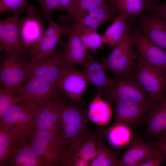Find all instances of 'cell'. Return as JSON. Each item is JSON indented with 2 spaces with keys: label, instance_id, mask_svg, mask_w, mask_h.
<instances>
[{
  "label": "cell",
  "instance_id": "b9f144b4",
  "mask_svg": "<svg viewBox=\"0 0 166 166\" xmlns=\"http://www.w3.org/2000/svg\"><path fill=\"white\" fill-rule=\"evenodd\" d=\"M71 0L73 2V1H74V0Z\"/></svg>",
  "mask_w": 166,
  "mask_h": 166
},
{
  "label": "cell",
  "instance_id": "ba28073f",
  "mask_svg": "<svg viewBox=\"0 0 166 166\" xmlns=\"http://www.w3.org/2000/svg\"><path fill=\"white\" fill-rule=\"evenodd\" d=\"M98 128L85 139L79 142L68 144L63 153L60 165L89 166L90 160L97 154V142L102 130Z\"/></svg>",
  "mask_w": 166,
  "mask_h": 166
},
{
  "label": "cell",
  "instance_id": "9a60e30c",
  "mask_svg": "<svg viewBox=\"0 0 166 166\" xmlns=\"http://www.w3.org/2000/svg\"><path fill=\"white\" fill-rule=\"evenodd\" d=\"M30 77L47 80L57 85L60 75L64 69L70 67L64 61L62 50L55 51L52 54L29 64Z\"/></svg>",
  "mask_w": 166,
  "mask_h": 166
},
{
  "label": "cell",
  "instance_id": "74e56055",
  "mask_svg": "<svg viewBox=\"0 0 166 166\" xmlns=\"http://www.w3.org/2000/svg\"><path fill=\"white\" fill-rule=\"evenodd\" d=\"M166 161V155L162 153L145 158L138 166H159Z\"/></svg>",
  "mask_w": 166,
  "mask_h": 166
},
{
  "label": "cell",
  "instance_id": "f35d334b",
  "mask_svg": "<svg viewBox=\"0 0 166 166\" xmlns=\"http://www.w3.org/2000/svg\"><path fill=\"white\" fill-rule=\"evenodd\" d=\"M147 143L150 146L159 149L166 155V134L160 136L155 141L149 140Z\"/></svg>",
  "mask_w": 166,
  "mask_h": 166
},
{
  "label": "cell",
  "instance_id": "9c48e42d",
  "mask_svg": "<svg viewBox=\"0 0 166 166\" xmlns=\"http://www.w3.org/2000/svg\"><path fill=\"white\" fill-rule=\"evenodd\" d=\"M66 102L61 97L49 101L33 110L32 129L48 131L60 135L61 112Z\"/></svg>",
  "mask_w": 166,
  "mask_h": 166
},
{
  "label": "cell",
  "instance_id": "52a82bcc",
  "mask_svg": "<svg viewBox=\"0 0 166 166\" xmlns=\"http://www.w3.org/2000/svg\"><path fill=\"white\" fill-rule=\"evenodd\" d=\"M0 68L1 85L7 92L18 94L19 89L29 78L30 62L21 56L5 55L1 59Z\"/></svg>",
  "mask_w": 166,
  "mask_h": 166
},
{
  "label": "cell",
  "instance_id": "4dcf8cb0",
  "mask_svg": "<svg viewBox=\"0 0 166 166\" xmlns=\"http://www.w3.org/2000/svg\"><path fill=\"white\" fill-rule=\"evenodd\" d=\"M22 98V96L20 94L7 92L1 85L0 118L3 117L11 107L20 102Z\"/></svg>",
  "mask_w": 166,
  "mask_h": 166
},
{
  "label": "cell",
  "instance_id": "83f0119b",
  "mask_svg": "<svg viewBox=\"0 0 166 166\" xmlns=\"http://www.w3.org/2000/svg\"><path fill=\"white\" fill-rule=\"evenodd\" d=\"M59 19L62 24L73 21L85 28L96 32L101 25L95 18L85 11H76L73 13H67L60 15Z\"/></svg>",
  "mask_w": 166,
  "mask_h": 166
},
{
  "label": "cell",
  "instance_id": "8d00e7d4",
  "mask_svg": "<svg viewBox=\"0 0 166 166\" xmlns=\"http://www.w3.org/2000/svg\"><path fill=\"white\" fill-rule=\"evenodd\" d=\"M82 65V71L84 72H96L103 69L101 63L96 61L89 53L85 62Z\"/></svg>",
  "mask_w": 166,
  "mask_h": 166
},
{
  "label": "cell",
  "instance_id": "ffe728a7",
  "mask_svg": "<svg viewBox=\"0 0 166 166\" xmlns=\"http://www.w3.org/2000/svg\"><path fill=\"white\" fill-rule=\"evenodd\" d=\"M143 138L135 134L116 166H138L145 158L162 153L159 149L145 143Z\"/></svg>",
  "mask_w": 166,
  "mask_h": 166
},
{
  "label": "cell",
  "instance_id": "277c9868",
  "mask_svg": "<svg viewBox=\"0 0 166 166\" xmlns=\"http://www.w3.org/2000/svg\"><path fill=\"white\" fill-rule=\"evenodd\" d=\"M76 105L66 102L61 112L60 134L67 144L84 140L90 133L86 126L88 110L81 109Z\"/></svg>",
  "mask_w": 166,
  "mask_h": 166
},
{
  "label": "cell",
  "instance_id": "4316f807",
  "mask_svg": "<svg viewBox=\"0 0 166 166\" xmlns=\"http://www.w3.org/2000/svg\"><path fill=\"white\" fill-rule=\"evenodd\" d=\"M127 21L126 13H118L117 18L102 35L103 43L113 48L123 34L126 27Z\"/></svg>",
  "mask_w": 166,
  "mask_h": 166
},
{
  "label": "cell",
  "instance_id": "d6986e66",
  "mask_svg": "<svg viewBox=\"0 0 166 166\" xmlns=\"http://www.w3.org/2000/svg\"><path fill=\"white\" fill-rule=\"evenodd\" d=\"M115 117L113 124H121L130 128L141 123H145L148 113L153 106L128 101L114 102Z\"/></svg>",
  "mask_w": 166,
  "mask_h": 166
},
{
  "label": "cell",
  "instance_id": "6da1fadb",
  "mask_svg": "<svg viewBox=\"0 0 166 166\" xmlns=\"http://www.w3.org/2000/svg\"><path fill=\"white\" fill-rule=\"evenodd\" d=\"M133 47L131 26L128 22L123 34L113 47L109 56L101 63L105 70L111 71L115 77L133 73L137 57L136 52L133 50Z\"/></svg>",
  "mask_w": 166,
  "mask_h": 166
},
{
  "label": "cell",
  "instance_id": "5b68a950",
  "mask_svg": "<svg viewBox=\"0 0 166 166\" xmlns=\"http://www.w3.org/2000/svg\"><path fill=\"white\" fill-rule=\"evenodd\" d=\"M19 90L21 102L32 110L51 100L62 97V92L57 85L41 78H29Z\"/></svg>",
  "mask_w": 166,
  "mask_h": 166
},
{
  "label": "cell",
  "instance_id": "d6a6232c",
  "mask_svg": "<svg viewBox=\"0 0 166 166\" xmlns=\"http://www.w3.org/2000/svg\"><path fill=\"white\" fill-rule=\"evenodd\" d=\"M105 71L103 69L96 72H84L90 83L96 87L97 93H100L102 90L108 87L111 83L112 78L107 77Z\"/></svg>",
  "mask_w": 166,
  "mask_h": 166
},
{
  "label": "cell",
  "instance_id": "7a4b0ae2",
  "mask_svg": "<svg viewBox=\"0 0 166 166\" xmlns=\"http://www.w3.org/2000/svg\"><path fill=\"white\" fill-rule=\"evenodd\" d=\"M22 139L32 148L46 166L60 165L67 145L60 134L32 129Z\"/></svg>",
  "mask_w": 166,
  "mask_h": 166
},
{
  "label": "cell",
  "instance_id": "e575fe53",
  "mask_svg": "<svg viewBox=\"0 0 166 166\" xmlns=\"http://www.w3.org/2000/svg\"><path fill=\"white\" fill-rule=\"evenodd\" d=\"M106 2L107 0H74L73 3L75 11H86L103 6Z\"/></svg>",
  "mask_w": 166,
  "mask_h": 166
},
{
  "label": "cell",
  "instance_id": "603a6c76",
  "mask_svg": "<svg viewBox=\"0 0 166 166\" xmlns=\"http://www.w3.org/2000/svg\"><path fill=\"white\" fill-rule=\"evenodd\" d=\"M5 165L46 166L32 148L23 139L19 140L18 148L15 153Z\"/></svg>",
  "mask_w": 166,
  "mask_h": 166
},
{
  "label": "cell",
  "instance_id": "2e32d148",
  "mask_svg": "<svg viewBox=\"0 0 166 166\" xmlns=\"http://www.w3.org/2000/svg\"><path fill=\"white\" fill-rule=\"evenodd\" d=\"M48 26L40 39L33 46L30 55V62H34L52 54L62 36H67L66 24L59 26L53 19L48 20Z\"/></svg>",
  "mask_w": 166,
  "mask_h": 166
},
{
  "label": "cell",
  "instance_id": "8992f818",
  "mask_svg": "<svg viewBox=\"0 0 166 166\" xmlns=\"http://www.w3.org/2000/svg\"><path fill=\"white\" fill-rule=\"evenodd\" d=\"M138 83L154 104L160 101L166 91V76L137 55L133 72Z\"/></svg>",
  "mask_w": 166,
  "mask_h": 166
},
{
  "label": "cell",
  "instance_id": "7c38bea8",
  "mask_svg": "<svg viewBox=\"0 0 166 166\" xmlns=\"http://www.w3.org/2000/svg\"><path fill=\"white\" fill-rule=\"evenodd\" d=\"M131 26L137 55L166 76V50L152 42L135 25Z\"/></svg>",
  "mask_w": 166,
  "mask_h": 166
},
{
  "label": "cell",
  "instance_id": "ab89813d",
  "mask_svg": "<svg viewBox=\"0 0 166 166\" xmlns=\"http://www.w3.org/2000/svg\"><path fill=\"white\" fill-rule=\"evenodd\" d=\"M58 10H65L68 14L73 13L75 11L74 6L71 0H57Z\"/></svg>",
  "mask_w": 166,
  "mask_h": 166
},
{
  "label": "cell",
  "instance_id": "44dd1931",
  "mask_svg": "<svg viewBox=\"0 0 166 166\" xmlns=\"http://www.w3.org/2000/svg\"><path fill=\"white\" fill-rule=\"evenodd\" d=\"M145 123L147 128L144 139L156 140L166 134V91L162 99L149 111Z\"/></svg>",
  "mask_w": 166,
  "mask_h": 166
},
{
  "label": "cell",
  "instance_id": "f546056e",
  "mask_svg": "<svg viewBox=\"0 0 166 166\" xmlns=\"http://www.w3.org/2000/svg\"><path fill=\"white\" fill-rule=\"evenodd\" d=\"M85 12L95 18L101 25L109 22H113L118 15L117 11L109 3L103 6Z\"/></svg>",
  "mask_w": 166,
  "mask_h": 166
},
{
  "label": "cell",
  "instance_id": "836d02e7",
  "mask_svg": "<svg viewBox=\"0 0 166 166\" xmlns=\"http://www.w3.org/2000/svg\"><path fill=\"white\" fill-rule=\"evenodd\" d=\"M29 5L28 0H0V13L23 12Z\"/></svg>",
  "mask_w": 166,
  "mask_h": 166
},
{
  "label": "cell",
  "instance_id": "cb8c5ba5",
  "mask_svg": "<svg viewBox=\"0 0 166 166\" xmlns=\"http://www.w3.org/2000/svg\"><path fill=\"white\" fill-rule=\"evenodd\" d=\"M112 110L110 104L97 93L90 103L88 110L89 118L93 123L103 125L110 120Z\"/></svg>",
  "mask_w": 166,
  "mask_h": 166
},
{
  "label": "cell",
  "instance_id": "484cf974",
  "mask_svg": "<svg viewBox=\"0 0 166 166\" xmlns=\"http://www.w3.org/2000/svg\"><path fill=\"white\" fill-rule=\"evenodd\" d=\"M101 134L97 142V154L90 162V166H116L120 151L108 147L101 139Z\"/></svg>",
  "mask_w": 166,
  "mask_h": 166
},
{
  "label": "cell",
  "instance_id": "4fadbf2b",
  "mask_svg": "<svg viewBox=\"0 0 166 166\" xmlns=\"http://www.w3.org/2000/svg\"><path fill=\"white\" fill-rule=\"evenodd\" d=\"M66 24L69 38L62 50V55L65 64L73 68L76 64L82 65L84 63L89 49L83 44L81 38L84 27L73 21Z\"/></svg>",
  "mask_w": 166,
  "mask_h": 166
},
{
  "label": "cell",
  "instance_id": "8fae6325",
  "mask_svg": "<svg viewBox=\"0 0 166 166\" xmlns=\"http://www.w3.org/2000/svg\"><path fill=\"white\" fill-rule=\"evenodd\" d=\"M22 13H13L0 20V50L5 55L24 57L28 53L22 43L18 26V20Z\"/></svg>",
  "mask_w": 166,
  "mask_h": 166
},
{
  "label": "cell",
  "instance_id": "1f68e13d",
  "mask_svg": "<svg viewBox=\"0 0 166 166\" xmlns=\"http://www.w3.org/2000/svg\"><path fill=\"white\" fill-rule=\"evenodd\" d=\"M82 41L85 45L92 52H94L98 48H104L102 35L97 32L89 30L84 27L81 35Z\"/></svg>",
  "mask_w": 166,
  "mask_h": 166
},
{
  "label": "cell",
  "instance_id": "ac0fdd59",
  "mask_svg": "<svg viewBox=\"0 0 166 166\" xmlns=\"http://www.w3.org/2000/svg\"><path fill=\"white\" fill-rule=\"evenodd\" d=\"M89 83L82 71L68 68L61 73L57 85L62 93L77 105L81 103V97Z\"/></svg>",
  "mask_w": 166,
  "mask_h": 166
},
{
  "label": "cell",
  "instance_id": "30bf717a",
  "mask_svg": "<svg viewBox=\"0 0 166 166\" xmlns=\"http://www.w3.org/2000/svg\"><path fill=\"white\" fill-rule=\"evenodd\" d=\"M23 17L20 16L18 26L22 43L30 54L33 48L45 30V18L34 5H30Z\"/></svg>",
  "mask_w": 166,
  "mask_h": 166
},
{
  "label": "cell",
  "instance_id": "d590c367",
  "mask_svg": "<svg viewBox=\"0 0 166 166\" xmlns=\"http://www.w3.org/2000/svg\"><path fill=\"white\" fill-rule=\"evenodd\" d=\"M42 6V11L46 20L52 18L53 11L58 10L59 6L57 0H37Z\"/></svg>",
  "mask_w": 166,
  "mask_h": 166
},
{
  "label": "cell",
  "instance_id": "7402d4cb",
  "mask_svg": "<svg viewBox=\"0 0 166 166\" xmlns=\"http://www.w3.org/2000/svg\"><path fill=\"white\" fill-rule=\"evenodd\" d=\"M160 0H107L118 13H125L127 20L135 25L138 17L142 13L155 12L156 6Z\"/></svg>",
  "mask_w": 166,
  "mask_h": 166
},
{
  "label": "cell",
  "instance_id": "f1b7e54d",
  "mask_svg": "<svg viewBox=\"0 0 166 166\" xmlns=\"http://www.w3.org/2000/svg\"><path fill=\"white\" fill-rule=\"evenodd\" d=\"M131 128L121 124H113L108 128L101 132L102 136L106 134L109 142L113 145L119 146L127 141V134H129Z\"/></svg>",
  "mask_w": 166,
  "mask_h": 166
},
{
  "label": "cell",
  "instance_id": "60d3db41",
  "mask_svg": "<svg viewBox=\"0 0 166 166\" xmlns=\"http://www.w3.org/2000/svg\"><path fill=\"white\" fill-rule=\"evenodd\" d=\"M155 12H157L163 15L166 18V0L163 3L156 5Z\"/></svg>",
  "mask_w": 166,
  "mask_h": 166
},
{
  "label": "cell",
  "instance_id": "3957f363",
  "mask_svg": "<svg viewBox=\"0 0 166 166\" xmlns=\"http://www.w3.org/2000/svg\"><path fill=\"white\" fill-rule=\"evenodd\" d=\"M100 94L109 104L118 101H128L149 106L154 105L138 83L133 72L112 78L110 85L102 90Z\"/></svg>",
  "mask_w": 166,
  "mask_h": 166
},
{
  "label": "cell",
  "instance_id": "5bb4252c",
  "mask_svg": "<svg viewBox=\"0 0 166 166\" xmlns=\"http://www.w3.org/2000/svg\"><path fill=\"white\" fill-rule=\"evenodd\" d=\"M33 122L32 110L21 102L0 118V124L21 140L32 130Z\"/></svg>",
  "mask_w": 166,
  "mask_h": 166
},
{
  "label": "cell",
  "instance_id": "d4e9b609",
  "mask_svg": "<svg viewBox=\"0 0 166 166\" xmlns=\"http://www.w3.org/2000/svg\"><path fill=\"white\" fill-rule=\"evenodd\" d=\"M19 140L0 124V165H5L16 151Z\"/></svg>",
  "mask_w": 166,
  "mask_h": 166
},
{
  "label": "cell",
  "instance_id": "e0dca14e",
  "mask_svg": "<svg viewBox=\"0 0 166 166\" xmlns=\"http://www.w3.org/2000/svg\"><path fill=\"white\" fill-rule=\"evenodd\" d=\"M136 27L152 42L166 50V18L161 14L157 12L142 13Z\"/></svg>",
  "mask_w": 166,
  "mask_h": 166
}]
</instances>
